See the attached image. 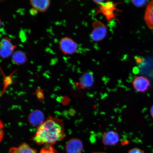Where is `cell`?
<instances>
[{
    "mask_svg": "<svg viewBox=\"0 0 153 153\" xmlns=\"http://www.w3.org/2000/svg\"><path fill=\"white\" fill-rule=\"evenodd\" d=\"M119 4V3H114L110 1L101 3L98 4V8L97 10L95 15L101 13L104 15L109 22L114 19L118 21L116 18V12H117L120 11L117 8V5Z\"/></svg>",
    "mask_w": 153,
    "mask_h": 153,
    "instance_id": "cell-2",
    "label": "cell"
},
{
    "mask_svg": "<svg viewBox=\"0 0 153 153\" xmlns=\"http://www.w3.org/2000/svg\"><path fill=\"white\" fill-rule=\"evenodd\" d=\"M144 20L148 27L153 30V1L147 6L145 13Z\"/></svg>",
    "mask_w": 153,
    "mask_h": 153,
    "instance_id": "cell-13",
    "label": "cell"
},
{
    "mask_svg": "<svg viewBox=\"0 0 153 153\" xmlns=\"http://www.w3.org/2000/svg\"><path fill=\"white\" fill-rule=\"evenodd\" d=\"M37 128L33 140L38 145H53L66 137L64 122L59 118L50 116Z\"/></svg>",
    "mask_w": 153,
    "mask_h": 153,
    "instance_id": "cell-1",
    "label": "cell"
},
{
    "mask_svg": "<svg viewBox=\"0 0 153 153\" xmlns=\"http://www.w3.org/2000/svg\"><path fill=\"white\" fill-rule=\"evenodd\" d=\"M4 126L3 122L0 119V143L3 140L4 136Z\"/></svg>",
    "mask_w": 153,
    "mask_h": 153,
    "instance_id": "cell-17",
    "label": "cell"
},
{
    "mask_svg": "<svg viewBox=\"0 0 153 153\" xmlns=\"http://www.w3.org/2000/svg\"><path fill=\"white\" fill-rule=\"evenodd\" d=\"M39 153H57V152L51 145H49L42 148Z\"/></svg>",
    "mask_w": 153,
    "mask_h": 153,
    "instance_id": "cell-15",
    "label": "cell"
},
{
    "mask_svg": "<svg viewBox=\"0 0 153 153\" xmlns=\"http://www.w3.org/2000/svg\"><path fill=\"white\" fill-rule=\"evenodd\" d=\"M134 89L139 92H145L150 86V81L143 76H137L134 79L132 82Z\"/></svg>",
    "mask_w": 153,
    "mask_h": 153,
    "instance_id": "cell-6",
    "label": "cell"
},
{
    "mask_svg": "<svg viewBox=\"0 0 153 153\" xmlns=\"http://www.w3.org/2000/svg\"><path fill=\"white\" fill-rule=\"evenodd\" d=\"M28 120L31 125L38 127L45 121V116L41 111H34L29 116Z\"/></svg>",
    "mask_w": 153,
    "mask_h": 153,
    "instance_id": "cell-9",
    "label": "cell"
},
{
    "mask_svg": "<svg viewBox=\"0 0 153 153\" xmlns=\"http://www.w3.org/2000/svg\"><path fill=\"white\" fill-rule=\"evenodd\" d=\"M150 112L151 115V116H152V118H153V105L152 106V107H151L150 110Z\"/></svg>",
    "mask_w": 153,
    "mask_h": 153,
    "instance_id": "cell-20",
    "label": "cell"
},
{
    "mask_svg": "<svg viewBox=\"0 0 153 153\" xmlns=\"http://www.w3.org/2000/svg\"><path fill=\"white\" fill-rule=\"evenodd\" d=\"M9 153H37L36 150L26 143H23L17 147H13L9 150Z\"/></svg>",
    "mask_w": 153,
    "mask_h": 153,
    "instance_id": "cell-14",
    "label": "cell"
},
{
    "mask_svg": "<svg viewBox=\"0 0 153 153\" xmlns=\"http://www.w3.org/2000/svg\"><path fill=\"white\" fill-rule=\"evenodd\" d=\"M30 3L33 8L38 12L44 13L49 8L51 1L50 0H30Z\"/></svg>",
    "mask_w": 153,
    "mask_h": 153,
    "instance_id": "cell-10",
    "label": "cell"
},
{
    "mask_svg": "<svg viewBox=\"0 0 153 153\" xmlns=\"http://www.w3.org/2000/svg\"><path fill=\"white\" fill-rule=\"evenodd\" d=\"M83 150V143L78 139L70 140L66 145V150L67 153H81Z\"/></svg>",
    "mask_w": 153,
    "mask_h": 153,
    "instance_id": "cell-7",
    "label": "cell"
},
{
    "mask_svg": "<svg viewBox=\"0 0 153 153\" xmlns=\"http://www.w3.org/2000/svg\"><path fill=\"white\" fill-rule=\"evenodd\" d=\"M1 19H0V28L1 27Z\"/></svg>",
    "mask_w": 153,
    "mask_h": 153,
    "instance_id": "cell-21",
    "label": "cell"
},
{
    "mask_svg": "<svg viewBox=\"0 0 153 153\" xmlns=\"http://www.w3.org/2000/svg\"><path fill=\"white\" fill-rule=\"evenodd\" d=\"M119 135L116 132L109 131L105 132L102 137V142L106 146H113L119 141Z\"/></svg>",
    "mask_w": 153,
    "mask_h": 153,
    "instance_id": "cell-8",
    "label": "cell"
},
{
    "mask_svg": "<svg viewBox=\"0 0 153 153\" xmlns=\"http://www.w3.org/2000/svg\"><path fill=\"white\" fill-rule=\"evenodd\" d=\"M93 30L91 33V38L93 41L99 42L106 37L108 30L106 26L100 21H95L92 24Z\"/></svg>",
    "mask_w": 153,
    "mask_h": 153,
    "instance_id": "cell-3",
    "label": "cell"
},
{
    "mask_svg": "<svg viewBox=\"0 0 153 153\" xmlns=\"http://www.w3.org/2000/svg\"><path fill=\"white\" fill-rule=\"evenodd\" d=\"M94 82L93 74L90 72L85 73L79 80V85L82 88H88L91 87Z\"/></svg>",
    "mask_w": 153,
    "mask_h": 153,
    "instance_id": "cell-12",
    "label": "cell"
},
{
    "mask_svg": "<svg viewBox=\"0 0 153 153\" xmlns=\"http://www.w3.org/2000/svg\"><path fill=\"white\" fill-rule=\"evenodd\" d=\"M27 60V57L26 53L21 51H15L11 57V61L13 64L18 65H21L25 64Z\"/></svg>",
    "mask_w": 153,
    "mask_h": 153,
    "instance_id": "cell-11",
    "label": "cell"
},
{
    "mask_svg": "<svg viewBox=\"0 0 153 153\" xmlns=\"http://www.w3.org/2000/svg\"><path fill=\"white\" fill-rule=\"evenodd\" d=\"M59 48L63 54L71 55L75 53L78 50V46L72 38L65 37L59 42Z\"/></svg>",
    "mask_w": 153,
    "mask_h": 153,
    "instance_id": "cell-4",
    "label": "cell"
},
{
    "mask_svg": "<svg viewBox=\"0 0 153 153\" xmlns=\"http://www.w3.org/2000/svg\"><path fill=\"white\" fill-rule=\"evenodd\" d=\"M12 39L7 37L3 38L0 42V57L5 59L12 56L16 46L13 44Z\"/></svg>",
    "mask_w": 153,
    "mask_h": 153,
    "instance_id": "cell-5",
    "label": "cell"
},
{
    "mask_svg": "<svg viewBox=\"0 0 153 153\" xmlns=\"http://www.w3.org/2000/svg\"><path fill=\"white\" fill-rule=\"evenodd\" d=\"M103 153V152H95V153Z\"/></svg>",
    "mask_w": 153,
    "mask_h": 153,
    "instance_id": "cell-22",
    "label": "cell"
},
{
    "mask_svg": "<svg viewBox=\"0 0 153 153\" xmlns=\"http://www.w3.org/2000/svg\"><path fill=\"white\" fill-rule=\"evenodd\" d=\"M93 1L94 3L97 4V5L100 4V3L104 2V1Z\"/></svg>",
    "mask_w": 153,
    "mask_h": 153,
    "instance_id": "cell-19",
    "label": "cell"
},
{
    "mask_svg": "<svg viewBox=\"0 0 153 153\" xmlns=\"http://www.w3.org/2000/svg\"><path fill=\"white\" fill-rule=\"evenodd\" d=\"M128 153H145L143 151L138 148H134L130 150Z\"/></svg>",
    "mask_w": 153,
    "mask_h": 153,
    "instance_id": "cell-18",
    "label": "cell"
},
{
    "mask_svg": "<svg viewBox=\"0 0 153 153\" xmlns=\"http://www.w3.org/2000/svg\"><path fill=\"white\" fill-rule=\"evenodd\" d=\"M148 1H133L132 3L134 5L137 7H141L146 4Z\"/></svg>",
    "mask_w": 153,
    "mask_h": 153,
    "instance_id": "cell-16",
    "label": "cell"
}]
</instances>
